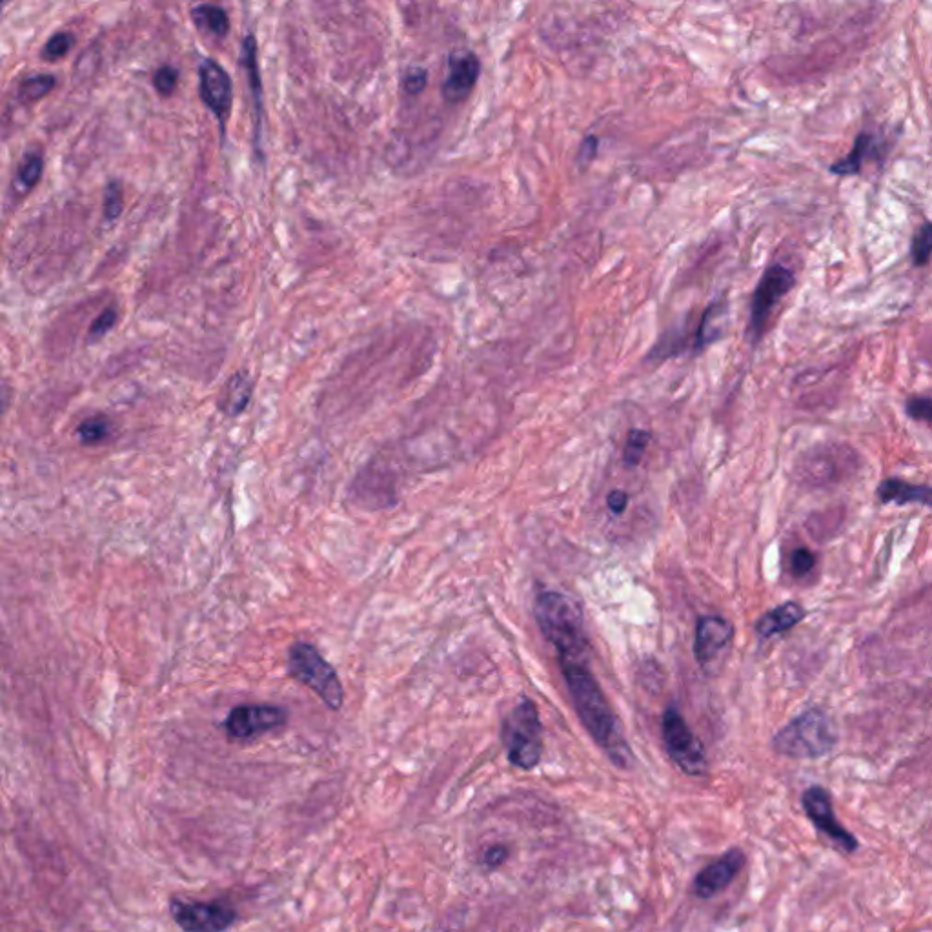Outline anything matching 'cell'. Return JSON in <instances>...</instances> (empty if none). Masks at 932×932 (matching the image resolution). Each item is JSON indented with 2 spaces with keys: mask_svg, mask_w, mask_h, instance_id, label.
Instances as JSON below:
<instances>
[{
  "mask_svg": "<svg viewBox=\"0 0 932 932\" xmlns=\"http://www.w3.org/2000/svg\"><path fill=\"white\" fill-rule=\"evenodd\" d=\"M559 667L567 681L576 714L592 740L618 769H630L634 756L629 741L598 679L588 669V663H559Z\"/></svg>",
  "mask_w": 932,
  "mask_h": 932,
  "instance_id": "cell-1",
  "label": "cell"
},
{
  "mask_svg": "<svg viewBox=\"0 0 932 932\" xmlns=\"http://www.w3.org/2000/svg\"><path fill=\"white\" fill-rule=\"evenodd\" d=\"M537 625L556 649L559 663H588L587 632L581 607L561 592H541L534 605Z\"/></svg>",
  "mask_w": 932,
  "mask_h": 932,
  "instance_id": "cell-2",
  "label": "cell"
},
{
  "mask_svg": "<svg viewBox=\"0 0 932 932\" xmlns=\"http://www.w3.org/2000/svg\"><path fill=\"white\" fill-rule=\"evenodd\" d=\"M838 743V729L821 709L805 710L774 736L772 747L791 760H820Z\"/></svg>",
  "mask_w": 932,
  "mask_h": 932,
  "instance_id": "cell-3",
  "label": "cell"
},
{
  "mask_svg": "<svg viewBox=\"0 0 932 932\" xmlns=\"http://www.w3.org/2000/svg\"><path fill=\"white\" fill-rule=\"evenodd\" d=\"M501 740L514 767L536 769L543 756V725L530 699H521L503 721Z\"/></svg>",
  "mask_w": 932,
  "mask_h": 932,
  "instance_id": "cell-4",
  "label": "cell"
},
{
  "mask_svg": "<svg viewBox=\"0 0 932 932\" xmlns=\"http://www.w3.org/2000/svg\"><path fill=\"white\" fill-rule=\"evenodd\" d=\"M288 669L292 678L315 692L325 701L326 707L339 710L345 703L343 683L334 667L323 658L314 645L297 641L288 650Z\"/></svg>",
  "mask_w": 932,
  "mask_h": 932,
  "instance_id": "cell-5",
  "label": "cell"
},
{
  "mask_svg": "<svg viewBox=\"0 0 932 932\" xmlns=\"http://www.w3.org/2000/svg\"><path fill=\"white\" fill-rule=\"evenodd\" d=\"M661 736L670 760L681 772L687 776L707 774L709 763L705 749L676 707H669L663 712Z\"/></svg>",
  "mask_w": 932,
  "mask_h": 932,
  "instance_id": "cell-6",
  "label": "cell"
},
{
  "mask_svg": "<svg viewBox=\"0 0 932 932\" xmlns=\"http://www.w3.org/2000/svg\"><path fill=\"white\" fill-rule=\"evenodd\" d=\"M794 283V274L781 264L770 266L763 274L750 301L749 335L752 343H758L763 337L774 308L791 292Z\"/></svg>",
  "mask_w": 932,
  "mask_h": 932,
  "instance_id": "cell-7",
  "label": "cell"
},
{
  "mask_svg": "<svg viewBox=\"0 0 932 932\" xmlns=\"http://www.w3.org/2000/svg\"><path fill=\"white\" fill-rule=\"evenodd\" d=\"M725 314H727V304L723 301L709 304L707 310L701 315L694 334L690 332L689 339H681L678 335L661 337V341L650 352L649 361H665L669 357L681 354H701L707 346L720 339L721 328L718 323L725 319Z\"/></svg>",
  "mask_w": 932,
  "mask_h": 932,
  "instance_id": "cell-8",
  "label": "cell"
},
{
  "mask_svg": "<svg viewBox=\"0 0 932 932\" xmlns=\"http://www.w3.org/2000/svg\"><path fill=\"white\" fill-rule=\"evenodd\" d=\"M801 807L807 814V818L812 821V825L816 827V831L827 836L841 852L852 854L860 849V841L856 840V836L849 829H845L840 820L836 818L831 792L825 787L812 785L809 789H805L801 794Z\"/></svg>",
  "mask_w": 932,
  "mask_h": 932,
  "instance_id": "cell-9",
  "label": "cell"
},
{
  "mask_svg": "<svg viewBox=\"0 0 932 932\" xmlns=\"http://www.w3.org/2000/svg\"><path fill=\"white\" fill-rule=\"evenodd\" d=\"M173 922L184 932H224L237 922V911L228 903L181 902L173 900L170 905Z\"/></svg>",
  "mask_w": 932,
  "mask_h": 932,
  "instance_id": "cell-10",
  "label": "cell"
},
{
  "mask_svg": "<svg viewBox=\"0 0 932 932\" xmlns=\"http://www.w3.org/2000/svg\"><path fill=\"white\" fill-rule=\"evenodd\" d=\"M288 721V712L277 705H239L230 710L224 721L226 734L232 740H254L266 732L283 727Z\"/></svg>",
  "mask_w": 932,
  "mask_h": 932,
  "instance_id": "cell-11",
  "label": "cell"
},
{
  "mask_svg": "<svg viewBox=\"0 0 932 932\" xmlns=\"http://www.w3.org/2000/svg\"><path fill=\"white\" fill-rule=\"evenodd\" d=\"M734 639V627L721 616H703L696 625L694 656L705 672H716Z\"/></svg>",
  "mask_w": 932,
  "mask_h": 932,
  "instance_id": "cell-12",
  "label": "cell"
},
{
  "mask_svg": "<svg viewBox=\"0 0 932 932\" xmlns=\"http://www.w3.org/2000/svg\"><path fill=\"white\" fill-rule=\"evenodd\" d=\"M199 95L204 106L215 115L226 130V121L232 113L233 86L230 73L213 59H204L199 66Z\"/></svg>",
  "mask_w": 932,
  "mask_h": 932,
  "instance_id": "cell-13",
  "label": "cell"
},
{
  "mask_svg": "<svg viewBox=\"0 0 932 932\" xmlns=\"http://www.w3.org/2000/svg\"><path fill=\"white\" fill-rule=\"evenodd\" d=\"M747 856L741 849H730L720 856L716 862L709 863L698 872L694 880V894L701 900H709L712 896L720 894L736 880L741 869L745 867Z\"/></svg>",
  "mask_w": 932,
  "mask_h": 932,
  "instance_id": "cell-14",
  "label": "cell"
},
{
  "mask_svg": "<svg viewBox=\"0 0 932 932\" xmlns=\"http://www.w3.org/2000/svg\"><path fill=\"white\" fill-rule=\"evenodd\" d=\"M481 73V61L472 51H454L448 57L446 75L441 93L448 102H463L472 93Z\"/></svg>",
  "mask_w": 932,
  "mask_h": 932,
  "instance_id": "cell-15",
  "label": "cell"
},
{
  "mask_svg": "<svg viewBox=\"0 0 932 932\" xmlns=\"http://www.w3.org/2000/svg\"><path fill=\"white\" fill-rule=\"evenodd\" d=\"M250 90L254 95L255 106V148L259 144V135H261V119H263V79L259 73V62H257V41L254 35H246L243 41V53H241Z\"/></svg>",
  "mask_w": 932,
  "mask_h": 932,
  "instance_id": "cell-16",
  "label": "cell"
},
{
  "mask_svg": "<svg viewBox=\"0 0 932 932\" xmlns=\"http://www.w3.org/2000/svg\"><path fill=\"white\" fill-rule=\"evenodd\" d=\"M878 497L883 503H896V505H923L932 508V488L922 485H911L902 479H885L878 487Z\"/></svg>",
  "mask_w": 932,
  "mask_h": 932,
  "instance_id": "cell-17",
  "label": "cell"
},
{
  "mask_svg": "<svg viewBox=\"0 0 932 932\" xmlns=\"http://www.w3.org/2000/svg\"><path fill=\"white\" fill-rule=\"evenodd\" d=\"M840 459H843V457L836 456V452H832V450H829V452H820V450L816 452L814 450L801 463L803 479L809 481L811 485H827V483L836 481L843 472Z\"/></svg>",
  "mask_w": 932,
  "mask_h": 932,
  "instance_id": "cell-18",
  "label": "cell"
},
{
  "mask_svg": "<svg viewBox=\"0 0 932 932\" xmlns=\"http://www.w3.org/2000/svg\"><path fill=\"white\" fill-rule=\"evenodd\" d=\"M803 618H805L803 607L794 601H789L780 607L772 608L765 616H761L756 625V632L760 634V638H772V636L794 629Z\"/></svg>",
  "mask_w": 932,
  "mask_h": 932,
  "instance_id": "cell-19",
  "label": "cell"
},
{
  "mask_svg": "<svg viewBox=\"0 0 932 932\" xmlns=\"http://www.w3.org/2000/svg\"><path fill=\"white\" fill-rule=\"evenodd\" d=\"M254 394V383L246 372H237L230 377L221 397V410L226 416L235 417L243 414Z\"/></svg>",
  "mask_w": 932,
  "mask_h": 932,
  "instance_id": "cell-20",
  "label": "cell"
},
{
  "mask_svg": "<svg viewBox=\"0 0 932 932\" xmlns=\"http://www.w3.org/2000/svg\"><path fill=\"white\" fill-rule=\"evenodd\" d=\"M190 17L197 28L206 30L217 39H224L230 33L228 13L215 4H199L190 10Z\"/></svg>",
  "mask_w": 932,
  "mask_h": 932,
  "instance_id": "cell-21",
  "label": "cell"
},
{
  "mask_svg": "<svg viewBox=\"0 0 932 932\" xmlns=\"http://www.w3.org/2000/svg\"><path fill=\"white\" fill-rule=\"evenodd\" d=\"M872 146H874V137L869 133H860L856 137V141H854L851 153L832 164L831 172L840 175V177L856 175V173L862 172L863 163L869 157Z\"/></svg>",
  "mask_w": 932,
  "mask_h": 932,
  "instance_id": "cell-22",
  "label": "cell"
},
{
  "mask_svg": "<svg viewBox=\"0 0 932 932\" xmlns=\"http://www.w3.org/2000/svg\"><path fill=\"white\" fill-rule=\"evenodd\" d=\"M55 84H57V79L53 75H48V73L26 77L19 84V99L22 102L39 101L55 88Z\"/></svg>",
  "mask_w": 932,
  "mask_h": 932,
  "instance_id": "cell-23",
  "label": "cell"
},
{
  "mask_svg": "<svg viewBox=\"0 0 932 932\" xmlns=\"http://www.w3.org/2000/svg\"><path fill=\"white\" fill-rule=\"evenodd\" d=\"M112 434V425L106 417L95 416L84 419L77 426V436L84 445H99Z\"/></svg>",
  "mask_w": 932,
  "mask_h": 932,
  "instance_id": "cell-24",
  "label": "cell"
},
{
  "mask_svg": "<svg viewBox=\"0 0 932 932\" xmlns=\"http://www.w3.org/2000/svg\"><path fill=\"white\" fill-rule=\"evenodd\" d=\"M650 443V434L647 430H632L629 437H627V445H625V450H623V461L625 465L636 466L641 457L645 456L647 448H649Z\"/></svg>",
  "mask_w": 932,
  "mask_h": 932,
  "instance_id": "cell-25",
  "label": "cell"
},
{
  "mask_svg": "<svg viewBox=\"0 0 932 932\" xmlns=\"http://www.w3.org/2000/svg\"><path fill=\"white\" fill-rule=\"evenodd\" d=\"M912 263L925 266L932 255V223L923 224L912 239Z\"/></svg>",
  "mask_w": 932,
  "mask_h": 932,
  "instance_id": "cell-26",
  "label": "cell"
},
{
  "mask_svg": "<svg viewBox=\"0 0 932 932\" xmlns=\"http://www.w3.org/2000/svg\"><path fill=\"white\" fill-rule=\"evenodd\" d=\"M102 204H104L102 208H104L106 221H115L121 217L122 210H124V197H122V186L119 181L106 184Z\"/></svg>",
  "mask_w": 932,
  "mask_h": 932,
  "instance_id": "cell-27",
  "label": "cell"
},
{
  "mask_svg": "<svg viewBox=\"0 0 932 932\" xmlns=\"http://www.w3.org/2000/svg\"><path fill=\"white\" fill-rule=\"evenodd\" d=\"M42 168H44V161H42L41 153H28L19 166V181L22 186L28 190L37 186V183L41 181Z\"/></svg>",
  "mask_w": 932,
  "mask_h": 932,
  "instance_id": "cell-28",
  "label": "cell"
},
{
  "mask_svg": "<svg viewBox=\"0 0 932 932\" xmlns=\"http://www.w3.org/2000/svg\"><path fill=\"white\" fill-rule=\"evenodd\" d=\"M71 46H73V35L68 31H59L44 44L41 51L42 59L50 62L59 61V59L68 55Z\"/></svg>",
  "mask_w": 932,
  "mask_h": 932,
  "instance_id": "cell-29",
  "label": "cell"
},
{
  "mask_svg": "<svg viewBox=\"0 0 932 932\" xmlns=\"http://www.w3.org/2000/svg\"><path fill=\"white\" fill-rule=\"evenodd\" d=\"M177 82H179V71L175 70L173 66H161L159 70L153 73V86L159 95L163 97H170L175 88H177Z\"/></svg>",
  "mask_w": 932,
  "mask_h": 932,
  "instance_id": "cell-30",
  "label": "cell"
},
{
  "mask_svg": "<svg viewBox=\"0 0 932 932\" xmlns=\"http://www.w3.org/2000/svg\"><path fill=\"white\" fill-rule=\"evenodd\" d=\"M115 323H117V310L112 308V306L106 308V310H102L101 314L97 315V319L93 321L90 330H88V341H90V343L99 341V339H102L104 335L112 330Z\"/></svg>",
  "mask_w": 932,
  "mask_h": 932,
  "instance_id": "cell-31",
  "label": "cell"
},
{
  "mask_svg": "<svg viewBox=\"0 0 932 932\" xmlns=\"http://www.w3.org/2000/svg\"><path fill=\"white\" fill-rule=\"evenodd\" d=\"M905 410L916 421L932 423V397H912L907 401Z\"/></svg>",
  "mask_w": 932,
  "mask_h": 932,
  "instance_id": "cell-32",
  "label": "cell"
},
{
  "mask_svg": "<svg viewBox=\"0 0 932 932\" xmlns=\"http://www.w3.org/2000/svg\"><path fill=\"white\" fill-rule=\"evenodd\" d=\"M426 82H428V73L425 68H408L403 75V88L410 95L423 92Z\"/></svg>",
  "mask_w": 932,
  "mask_h": 932,
  "instance_id": "cell-33",
  "label": "cell"
},
{
  "mask_svg": "<svg viewBox=\"0 0 932 932\" xmlns=\"http://www.w3.org/2000/svg\"><path fill=\"white\" fill-rule=\"evenodd\" d=\"M814 563H816V558L812 556L807 548H798V550L792 552L791 568L796 576H805V574H809L812 568H814Z\"/></svg>",
  "mask_w": 932,
  "mask_h": 932,
  "instance_id": "cell-34",
  "label": "cell"
},
{
  "mask_svg": "<svg viewBox=\"0 0 932 932\" xmlns=\"http://www.w3.org/2000/svg\"><path fill=\"white\" fill-rule=\"evenodd\" d=\"M599 141L596 135H587L581 146H579L578 157H576V163L579 164V168H587L588 164L592 163L598 155Z\"/></svg>",
  "mask_w": 932,
  "mask_h": 932,
  "instance_id": "cell-35",
  "label": "cell"
},
{
  "mask_svg": "<svg viewBox=\"0 0 932 932\" xmlns=\"http://www.w3.org/2000/svg\"><path fill=\"white\" fill-rule=\"evenodd\" d=\"M507 858L508 851L505 847H501V845H492V847H488L487 851L481 854V860H479V862L483 863L488 869H496V867H499Z\"/></svg>",
  "mask_w": 932,
  "mask_h": 932,
  "instance_id": "cell-36",
  "label": "cell"
},
{
  "mask_svg": "<svg viewBox=\"0 0 932 932\" xmlns=\"http://www.w3.org/2000/svg\"><path fill=\"white\" fill-rule=\"evenodd\" d=\"M607 507L612 514L621 516L629 507V494L625 490H612L607 496Z\"/></svg>",
  "mask_w": 932,
  "mask_h": 932,
  "instance_id": "cell-37",
  "label": "cell"
}]
</instances>
